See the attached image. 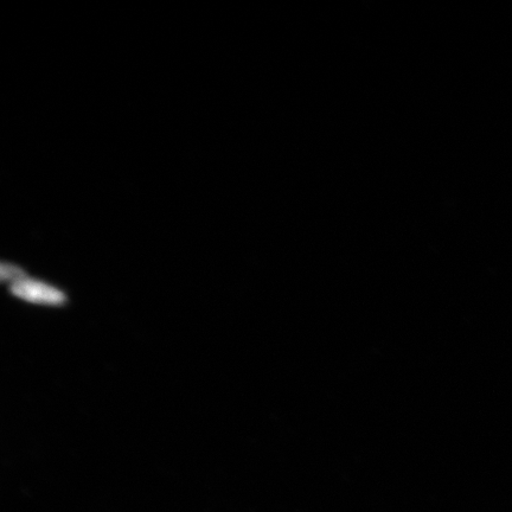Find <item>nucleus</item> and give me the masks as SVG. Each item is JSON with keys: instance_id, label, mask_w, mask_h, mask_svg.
Returning a JSON list of instances; mask_svg holds the SVG:
<instances>
[{"instance_id": "nucleus-1", "label": "nucleus", "mask_w": 512, "mask_h": 512, "mask_svg": "<svg viewBox=\"0 0 512 512\" xmlns=\"http://www.w3.org/2000/svg\"><path fill=\"white\" fill-rule=\"evenodd\" d=\"M12 296L29 304L61 306L67 303L66 293L41 280L24 277L11 284Z\"/></svg>"}, {"instance_id": "nucleus-2", "label": "nucleus", "mask_w": 512, "mask_h": 512, "mask_svg": "<svg viewBox=\"0 0 512 512\" xmlns=\"http://www.w3.org/2000/svg\"><path fill=\"white\" fill-rule=\"evenodd\" d=\"M24 277H27L25 273L21 270V268H18L16 266L12 265H3L2 266V278L3 280L11 281L12 283H15V281L22 279Z\"/></svg>"}]
</instances>
